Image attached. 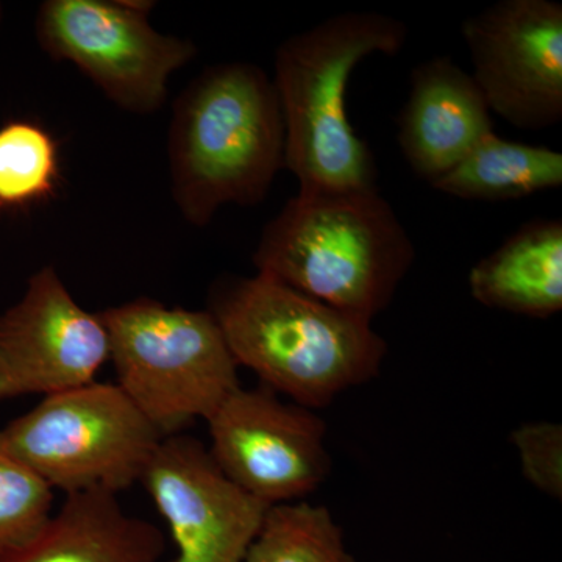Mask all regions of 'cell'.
Masks as SVG:
<instances>
[{
    "label": "cell",
    "instance_id": "cell-18",
    "mask_svg": "<svg viewBox=\"0 0 562 562\" xmlns=\"http://www.w3.org/2000/svg\"><path fill=\"white\" fill-rule=\"evenodd\" d=\"M54 516V490L0 435V557L29 546Z\"/></svg>",
    "mask_w": 562,
    "mask_h": 562
},
{
    "label": "cell",
    "instance_id": "cell-11",
    "mask_svg": "<svg viewBox=\"0 0 562 562\" xmlns=\"http://www.w3.org/2000/svg\"><path fill=\"white\" fill-rule=\"evenodd\" d=\"M140 483L169 525L176 562H241L271 509L181 432L161 439Z\"/></svg>",
    "mask_w": 562,
    "mask_h": 562
},
{
    "label": "cell",
    "instance_id": "cell-4",
    "mask_svg": "<svg viewBox=\"0 0 562 562\" xmlns=\"http://www.w3.org/2000/svg\"><path fill=\"white\" fill-rule=\"evenodd\" d=\"M169 161L173 199L198 227L225 203L265 201L284 169L283 116L265 70L227 63L192 80L173 105Z\"/></svg>",
    "mask_w": 562,
    "mask_h": 562
},
{
    "label": "cell",
    "instance_id": "cell-8",
    "mask_svg": "<svg viewBox=\"0 0 562 562\" xmlns=\"http://www.w3.org/2000/svg\"><path fill=\"white\" fill-rule=\"evenodd\" d=\"M206 424L221 471L266 505L303 502L331 471L324 422L269 387H239Z\"/></svg>",
    "mask_w": 562,
    "mask_h": 562
},
{
    "label": "cell",
    "instance_id": "cell-6",
    "mask_svg": "<svg viewBox=\"0 0 562 562\" xmlns=\"http://www.w3.org/2000/svg\"><path fill=\"white\" fill-rule=\"evenodd\" d=\"M11 452L66 495L140 482L162 435L116 383L47 395L0 430Z\"/></svg>",
    "mask_w": 562,
    "mask_h": 562
},
{
    "label": "cell",
    "instance_id": "cell-5",
    "mask_svg": "<svg viewBox=\"0 0 562 562\" xmlns=\"http://www.w3.org/2000/svg\"><path fill=\"white\" fill-rule=\"evenodd\" d=\"M99 317L117 386L162 438L209 420L241 387L238 362L209 310L169 308L140 297Z\"/></svg>",
    "mask_w": 562,
    "mask_h": 562
},
{
    "label": "cell",
    "instance_id": "cell-7",
    "mask_svg": "<svg viewBox=\"0 0 562 562\" xmlns=\"http://www.w3.org/2000/svg\"><path fill=\"white\" fill-rule=\"evenodd\" d=\"M151 3L47 0L36 18L41 47L79 66L106 95L133 113L157 111L169 77L195 57L191 41L150 27Z\"/></svg>",
    "mask_w": 562,
    "mask_h": 562
},
{
    "label": "cell",
    "instance_id": "cell-14",
    "mask_svg": "<svg viewBox=\"0 0 562 562\" xmlns=\"http://www.w3.org/2000/svg\"><path fill=\"white\" fill-rule=\"evenodd\" d=\"M472 297L487 308L535 319L562 310V221L536 220L513 233L469 273Z\"/></svg>",
    "mask_w": 562,
    "mask_h": 562
},
{
    "label": "cell",
    "instance_id": "cell-17",
    "mask_svg": "<svg viewBox=\"0 0 562 562\" xmlns=\"http://www.w3.org/2000/svg\"><path fill=\"white\" fill-rule=\"evenodd\" d=\"M60 181L57 140L32 121L0 127V211L27 209L52 198Z\"/></svg>",
    "mask_w": 562,
    "mask_h": 562
},
{
    "label": "cell",
    "instance_id": "cell-19",
    "mask_svg": "<svg viewBox=\"0 0 562 562\" xmlns=\"http://www.w3.org/2000/svg\"><path fill=\"white\" fill-rule=\"evenodd\" d=\"M525 479L543 494L562 497V428L557 422L525 424L513 432Z\"/></svg>",
    "mask_w": 562,
    "mask_h": 562
},
{
    "label": "cell",
    "instance_id": "cell-16",
    "mask_svg": "<svg viewBox=\"0 0 562 562\" xmlns=\"http://www.w3.org/2000/svg\"><path fill=\"white\" fill-rule=\"evenodd\" d=\"M241 562H358L325 506L306 502L271 506Z\"/></svg>",
    "mask_w": 562,
    "mask_h": 562
},
{
    "label": "cell",
    "instance_id": "cell-13",
    "mask_svg": "<svg viewBox=\"0 0 562 562\" xmlns=\"http://www.w3.org/2000/svg\"><path fill=\"white\" fill-rule=\"evenodd\" d=\"M117 494L85 491L66 495L35 541L0 562H158L160 528L124 512Z\"/></svg>",
    "mask_w": 562,
    "mask_h": 562
},
{
    "label": "cell",
    "instance_id": "cell-9",
    "mask_svg": "<svg viewBox=\"0 0 562 562\" xmlns=\"http://www.w3.org/2000/svg\"><path fill=\"white\" fill-rule=\"evenodd\" d=\"M473 80L514 127L546 131L562 120V5L501 0L462 24Z\"/></svg>",
    "mask_w": 562,
    "mask_h": 562
},
{
    "label": "cell",
    "instance_id": "cell-2",
    "mask_svg": "<svg viewBox=\"0 0 562 562\" xmlns=\"http://www.w3.org/2000/svg\"><path fill=\"white\" fill-rule=\"evenodd\" d=\"M416 249L376 190L299 192L262 231L258 273L372 322L391 305Z\"/></svg>",
    "mask_w": 562,
    "mask_h": 562
},
{
    "label": "cell",
    "instance_id": "cell-1",
    "mask_svg": "<svg viewBox=\"0 0 562 562\" xmlns=\"http://www.w3.org/2000/svg\"><path fill=\"white\" fill-rule=\"evenodd\" d=\"M209 312L238 366L313 412L375 379L387 353L372 322L262 273L222 281Z\"/></svg>",
    "mask_w": 562,
    "mask_h": 562
},
{
    "label": "cell",
    "instance_id": "cell-20",
    "mask_svg": "<svg viewBox=\"0 0 562 562\" xmlns=\"http://www.w3.org/2000/svg\"><path fill=\"white\" fill-rule=\"evenodd\" d=\"M0 13H2V7H0Z\"/></svg>",
    "mask_w": 562,
    "mask_h": 562
},
{
    "label": "cell",
    "instance_id": "cell-10",
    "mask_svg": "<svg viewBox=\"0 0 562 562\" xmlns=\"http://www.w3.org/2000/svg\"><path fill=\"white\" fill-rule=\"evenodd\" d=\"M109 360L101 317L74 301L54 268L32 276L0 316V401L76 390L95 382Z\"/></svg>",
    "mask_w": 562,
    "mask_h": 562
},
{
    "label": "cell",
    "instance_id": "cell-12",
    "mask_svg": "<svg viewBox=\"0 0 562 562\" xmlns=\"http://www.w3.org/2000/svg\"><path fill=\"white\" fill-rule=\"evenodd\" d=\"M398 116V144L406 162L427 181L438 180L494 133L483 92L450 57L422 63Z\"/></svg>",
    "mask_w": 562,
    "mask_h": 562
},
{
    "label": "cell",
    "instance_id": "cell-3",
    "mask_svg": "<svg viewBox=\"0 0 562 562\" xmlns=\"http://www.w3.org/2000/svg\"><path fill=\"white\" fill-rule=\"evenodd\" d=\"M408 33L405 22L386 14L347 11L280 44L272 81L284 124V169L299 192L376 190L371 147L347 114V88L364 58L394 57Z\"/></svg>",
    "mask_w": 562,
    "mask_h": 562
},
{
    "label": "cell",
    "instance_id": "cell-15",
    "mask_svg": "<svg viewBox=\"0 0 562 562\" xmlns=\"http://www.w3.org/2000/svg\"><path fill=\"white\" fill-rule=\"evenodd\" d=\"M431 187L465 201H514L562 184V154L491 133Z\"/></svg>",
    "mask_w": 562,
    "mask_h": 562
}]
</instances>
